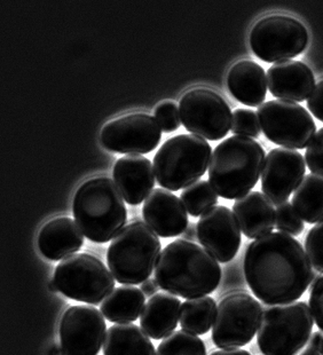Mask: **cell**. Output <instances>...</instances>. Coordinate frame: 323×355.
<instances>
[{"label":"cell","instance_id":"6da1fadb","mask_svg":"<svg viewBox=\"0 0 323 355\" xmlns=\"http://www.w3.org/2000/svg\"><path fill=\"white\" fill-rule=\"evenodd\" d=\"M243 270L251 291L268 306L294 303L317 277L302 244L281 232L247 245Z\"/></svg>","mask_w":323,"mask_h":355},{"label":"cell","instance_id":"d6a6232c","mask_svg":"<svg viewBox=\"0 0 323 355\" xmlns=\"http://www.w3.org/2000/svg\"><path fill=\"white\" fill-rule=\"evenodd\" d=\"M155 119L159 123L162 131L175 132L182 125V119L178 105L175 102L164 101L155 109Z\"/></svg>","mask_w":323,"mask_h":355},{"label":"cell","instance_id":"4316f807","mask_svg":"<svg viewBox=\"0 0 323 355\" xmlns=\"http://www.w3.org/2000/svg\"><path fill=\"white\" fill-rule=\"evenodd\" d=\"M216 311L217 306L211 297H198L186 300L182 304L180 309V326L182 330L193 335H205L212 328Z\"/></svg>","mask_w":323,"mask_h":355},{"label":"cell","instance_id":"ac0fdd59","mask_svg":"<svg viewBox=\"0 0 323 355\" xmlns=\"http://www.w3.org/2000/svg\"><path fill=\"white\" fill-rule=\"evenodd\" d=\"M114 181L126 203L139 205L154 191L155 171L148 158L129 155L119 158L112 170Z\"/></svg>","mask_w":323,"mask_h":355},{"label":"cell","instance_id":"ee69618b","mask_svg":"<svg viewBox=\"0 0 323 355\" xmlns=\"http://www.w3.org/2000/svg\"><path fill=\"white\" fill-rule=\"evenodd\" d=\"M319 353H320L321 355H323V338L322 343H321L320 349H319Z\"/></svg>","mask_w":323,"mask_h":355},{"label":"cell","instance_id":"ab89813d","mask_svg":"<svg viewBox=\"0 0 323 355\" xmlns=\"http://www.w3.org/2000/svg\"><path fill=\"white\" fill-rule=\"evenodd\" d=\"M210 355H251L250 353L245 351V349H219L216 352L211 353Z\"/></svg>","mask_w":323,"mask_h":355},{"label":"cell","instance_id":"2e32d148","mask_svg":"<svg viewBox=\"0 0 323 355\" xmlns=\"http://www.w3.org/2000/svg\"><path fill=\"white\" fill-rule=\"evenodd\" d=\"M202 247L219 263H229L241 245V230L227 207L216 205L202 214L198 225Z\"/></svg>","mask_w":323,"mask_h":355},{"label":"cell","instance_id":"44dd1931","mask_svg":"<svg viewBox=\"0 0 323 355\" xmlns=\"http://www.w3.org/2000/svg\"><path fill=\"white\" fill-rule=\"evenodd\" d=\"M233 214L247 239H259L272 233L275 227L273 203L261 191H250L238 198L233 205Z\"/></svg>","mask_w":323,"mask_h":355},{"label":"cell","instance_id":"603a6c76","mask_svg":"<svg viewBox=\"0 0 323 355\" xmlns=\"http://www.w3.org/2000/svg\"><path fill=\"white\" fill-rule=\"evenodd\" d=\"M182 303L171 293H156L142 309L140 324L149 338L159 340L171 335L180 321Z\"/></svg>","mask_w":323,"mask_h":355},{"label":"cell","instance_id":"f35d334b","mask_svg":"<svg viewBox=\"0 0 323 355\" xmlns=\"http://www.w3.org/2000/svg\"><path fill=\"white\" fill-rule=\"evenodd\" d=\"M182 237H184V240L191 241L196 240V237H198V226L195 224H189L186 228L185 232L182 233Z\"/></svg>","mask_w":323,"mask_h":355},{"label":"cell","instance_id":"3957f363","mask_svg":"<svg viewBox=\"0 0 323 355\" xmlns=\"http://www.w3.org/2000/svg\"><path fill=\"white\" fill-rule=\"evenodd\" d=\"M265 157L264 148L254 139L242 135L226 139L212 153L209 182L220 198H242L257 184Z\"/></svg>","mask_w":323,"mask_h":355},{"label":"cell","instance_id":"d6986e66","mask_svg":"<svg viewBox=\"0 0 323 355\" xmlns=\"http://www.w3.org/2000/svg\"><path fill=\"white\" fill-rule=\"evenodd\" d=\"M266 77L272 96L296 103L308 99L315 85L312 70L300 61L275 63L268 70Z\"/></svg>","mask_w":323,"mask_h":355},{"label":"cell","instance_id":"4dcf8cb0","mask_svg":"<svg viewBox=\"0 0 323 355\" xmlns=\"http://www.w3.org/2000/svg\"><path fill=\"white\" fill-rule=\"evenodd\" d=\"M275 226L281 233L294 235V236H298L303 233L305 227L303 219L298 216L293 207V204L289 202H284L277 205L275 210Z\"/></svg>","mask_w":323,"mask_h":355},{"label":"cell","instance_id":"9a60e30c","mask_svg":"<svg viewBox=\"0 0 323 355\" xmlns=\"http://www.w3.org/2000/svg\"><path fill=\"white\" fill-rule=\"evenodd\" d=\"M306 171L303 155L288 148H275L265 157L261 171V191L274 205L288 201Z\"/></svg>","mask_w":323,"mask_h":355},{"label":"cell","instance_id":"52a82bcc","mask_svg":"<svg viewBox=\"0 0 323 355\" xmlns=\"http://www.w3.org/2000/svg\"><path fill=\"white\" fill-rule=\"evenodd\" d=\"M310 306L304 302L266 306L261 312L257 344L264 355H297L313 329Z\"/></svg>","mask_w":323,"mask_h":355},{"label":"cell","instance_id":"5bb4252c","mask_svg":"<svg viewBox=\"0 0 323 355\" xmlns=\"http://www.w3.org/2000/svg\"><path fill=\"white\" fill-rule=\"evenodd\" d=\"M59 334L67 355H98L106 337V321L96 307L71 306L63 313Z\"/></svg>","mask_w":323,"mask_h":355},{"label":"cell","instance_id":"e0dca14e","mask_svg":"<svg viewBox=\"0 0 323 355\" xmlns=\"http://www.w3.org/2000/svg\"><path fill=\"white\" fill-rule=\"evenodd\" d=\"M142 216L156 235L175 237L189 226V214L182 200L164 188H156L146 198Z\"/></svg>","mask_w":323,"mask_h":355},{"label":"cell","instance_id":"484cf974","mask_svg":"<svg viewBox=\"0 0 323 355\" xmlns=\"http://www.w3.org/2000/svg\"><path fill=\"white\" fill-rule=\"evenodd\" d=\"M293 207L303 221L315 224L323 220V177H304L293 196Z\"/></svg>","mask_w":323,"mask_h":355},{"label":"cell","instance_id":"7402d4cb","mask_svg":"<svg viewBox=\"0 0 323 355\" xmlns=\"http://www.w3.org/2000/svg\"><path fill=\"white\" fill-rule=\"evenodd\" d=\"M227 86L232 96L249 107H261L268 92V79L263 67L243 60L228 71Z\"/></svg>","mask_w":323,"mask_h":355},{"label":"cell","instance_id":"b9f144b4","mask_svg":"<svg viewBox=\"0 0 323 355\" xmlns=\"http://www.w3.org/2000/svg\"><path fill=\"white\" fill-rule=\"evenodd\" d=\"M297 355H321L320 353L317 352V351H314V349H308V347H306V349H304V351H302V352L299 353V354Z\"/></svg>","mask_w":323,"mask_h":355},{"label":"cell","instance_id":"e575fe53","mask_svg":"<svg viewBox=\"0 0 323 355\" xmlns=\"http://www.w3.org/2000/svg\"><path fill=\"white\" fill-rule=\"evenodd\" d=\"M310 309L314 321L323 332V274L314 277L311 284Z\"/></svg>","mask_w":323,"mask_h":355},{"label":"cell","instance_id":"5b68a950","mask_svg":"<svg viewBox=\"0 0 323 355\" xmlns=\"http://www.w3.org/2000/svg\"><path fill=\"white\" fill-rule=\"evenodd\" d=\"M161 249L155 232L143 221H133L112 239L107 251L109 270L117 282L138 286L155 270Z\"/></svg>","mask_w":323,"mask_h":355},{"label":"cell","instance_id":"ba28073f","mask_svg":"<svg viewBox=\"0 0 323 355\" xmlns=\"http://www.w3.org/2000/svg\"><path fill=\"white\" fill-rule=\"evenodd\" d=\"M60 293L70 300L99 305L114 291L115 277L101 260L89 254L63 259L54 272Z\"/></svg>","mask_w":323,"mask_h":355},{"label":"cell","instance_id":"d4e9b609","mask_svg":"<svg viewBox=\"0 0 323 355\" xmlns=\"http://www.w3.org/2000/svg\"><path fill=\"white\" fill-rule=\"evenodd\" d=\"M146 296L135 286H122L114 289L103 300L100 311L108 321L114 323H131L138 320L145 307Z\"/></svg>","mask_w":323,"mask_h":355},{"label":"cell","instance_id":"60d3db41","mask_svg":"<svg viewBox=\"0 0 323 355\" xmlns=\"http://www.w3.org/2000/svg\"><path fill=\"white\" fill-rule=\"evenodd\" d=\"M49 355H67L63 351L62 347H59V346L54 345L52 349H50V352H49Z\"/></svg>","mask_w":323,"mask_h":355},{"label":"cell","instance_id":"7c38bea8","mask_svg":"<svg viewBox=\"0 0 323 355\" xmlns=\"http://www.w3.org/2000/svg\"><path fill=\"white\" fill-rule=\"evenodd\" d=\"M179 112L186 130L205 140H220L232 128L229 105L210 89H189L179 102Z\"/></svg>","mask_w":323,"mask_h":355},{"label":"cell","instance_id":"30bf717a","mask_svg":"<svg viewBox=\"0 0 323 355\" xmlns=\"http://www.w3.org/2000/svg\"><path fill=\"white\" fill-rule=\"evenodd\" d=\"M261 304L245 293H233L220 300L212 324V340L221 349L247 345L261 323Z\"/></svg>","mask_w":323,"mask_h":355},{"label":"cell","instance_id":"cb8c5ba5","mask_svg":"<svg viewBox=\"0 0 323 355\" xmlns=\"http://www.w3.org/2000/svg\"><path fill=\"white\" fill-rule=\"evenodd\" d=\"M105 355H156L155 346L140 327L132 323L115 324L107 330Z\"/></svg>","mask_w":323,"mask_h":355},{"label":"cell","instance_id":"8992f818","mask_svg":"<svg viewBox=\"0 0 323 355\" xmlns=\"http://www.w3.org/2000/svg\"><path fill=\"white\" fill-rule=\"evenodd\" d=\"M211 146L194 135H179L168 139L154 157V171L159 186L177 191L198 182L211 159Z\"/></svg>","mask_w":323,"mask_h":355},{"label":"cell","instance_id":"8d00e7d4","mask_svg":"<svg viewBox=\"0 0 323 355\" xmlns=\"http://www.w3.org/2000/svg\"><path fill=\"white\" fill-rule=\"evenodd\" d=\"M159 288V284L156 282L155 279H148L145 282L141 283V291L146 297H149V298L156 295Z\"/></svg>","mask_w":323,"mask_h":355},{"label":"cell","instance_id":"ffe728a7","mask_svg":"<svg viewBox=\"0 0 323 355\" xmlns=\"http://www.w3.org/2000/svg\"><path fill=\"white\" fill-rule=\"evenodd\" d=\"M37 243L45 258L59 261L80 250L84 234L69 217L54 218L42 227Z\"/></svg>","mask_w":323,"mask_h":355},{"label":"cell","instance_id":"8fae6325","mask_svg":"<svg viewBox=\"0 0 323 355\" xmlns=\"http://www.w3.org/2000/svg\"><path fill=\"white\" fill-rule=\"evenodd\" d=\"M257 116L265 137L284 148H306L317 131L310 112L296 102H265L258 108Z\"/></svg>","mask_w":323,"mask_h":355},{"label":"cell","instance_id":"4fadbf2b","mask_svg":"<svg viewBox=\"0 0 323 355\" xmlns=\"http://www.w3.org/2000/svg\"><path fill=\"white\" fill-rule=\"evenodd\" d=\"M162 128L155 117L147 114H129L103 126L100 141L109 152L119 154H148L159 145Z\"/></svg>","mask_w":323,"mask_h":355},{"label":"cell","instance_id":"277c9868","mask_svg":"<svg viewBox=\"0 0 323 355\" xmlns=\"http://www.w3.org/2000/svg\"><path fill=\"white\" fill-rule=\"evenodd\" d=\"M73 214L76 224L96 243H106L125 227L128 210L115 181L92 178L73 196Z\"/></svg>","mask_w":323,"mask_h":355},{"label":"cell","instance_id":"7a4b0ae2","mask_svg":"<svg viewBox=\"0 0 323 355\" xmlns=\"http://www.w3.org/2000/svg\"><path fill=\"white\" fill-rule=\"evenodd\" d=\"M154 275L161 289L191 300L217 289L221 268L204 248L189 241L175 240L162 250Z\"/></svg>","mask_w":323,"mask_h":355},{"label":"cell","instance_id":"836d02e7","mask_svg":"<svg viewBox=\"0 0 323 355\" xmlns=\"http://www.w3.org/2000/svg\"><path fill=\"white\" fill-rule=\"evenodd\" d=\"M307 168L313 175L323 177V128L315 133L305 154Z\"/></svg>","mask_w":323,"mask_h":355},{"label":"cell","instance_id":"f546056e","mask_svg":"<svg viewBox=\"0 0 323 355\" xmlns=\"http://www.w3.org/2000/svg\"><path fill=\"white\" fill-rule=\"evenodd\" d=\"M231 130L236 135L251 139L259 138L261 128L257 114L251 109H236L232 117Z\"/></svg>","mask_w":323,"mask_h":355},{"label":"cell","instance_id":"7bdbcfd3","mask_svg":"<svg viewBox=\"0 0 323 355\" xmlns=\"http://www.w3.org/2000/svg\"><path fill=\"white\" fill-rule=\"evenodd\" d=\"M49 290H50L51 293H56V291H59L58 286H56V283L54 282V279H52V281H50V283H49Z\"/></svg>","mask_w":323,"mask_h":355},{"label":"cell","instance_id":"d590c367","mask_svg":"<svg viewBox=\"0 0 323 355\" xmlns=\"http://www.w3.org/2000/svg\"><path fill=\"white\" fill-rule=\"evenodd\" d=\"M307 108L315 119L323 122V79L317 83L307 99Z\"/></svg>","mask_w":323,"mask_h":355},{"label":"cell","instance_id":"f1b7e54d","mask_svg":"<svg viewBox=\"0 0 323 355\" xmlns=\"http://www.w3.org/2000/svg\"><path fill=\"white\" fill-rule=\"evenodd\" d=\"M156 355H207V349L198 336L178 330L162 340Z\"/></svg>","mask_w":323,"mask_h":355},{"label":"cell","instance_id":"1f68e13d","mask_svg":"<svg viewBox=\"0 0 323 355\" xmlns=\"http://www.w3.org/2000/svg\"><path fill=\"white\" fill-rule=\"evenodd\" d=\"M305 252L312 267L323 273V220L317 223L307 234Z\"/></svg>","mask_w":323,"mask_h":355},{"label":"cell","instance_id":"9c48e42d","mask_svg":"<svg viewBox=\"0 0 323 355\" xmlns=\"http://www.w3.org/2000/svg\"><path fill=\"white\" fill-rule=\"evenodd\" d=\"M250 45L258 59L268 63L284 62L305 51L308 45V31L295 17L270 15L254 24Z\"/></svg>","mask_w":323,"mask_h":355},{"label":"cell","instance_id":"83f0119b","mask_svg":"<svg viewBox=\"0 0 323 355\" xmlns=\"http://www.w3.org/2000/svg\"><path fill=\"white\" fill-rule=\"evenodd\" d=\"M187 214L198 217L218 203V194L209 181L200 180L185 188L180 196Z\"/></svg>","mask_w":323,"mask_h":355},{"label":"cell","instance_id":"74e56055","mask_svg":"<svg viewBox=\"0 0 323 355\" xmlns=\"http://www.w3.org/2000/svg\"><path fill=\"white\" fill-rule=\"evenodd\" d=\"M322 331L314 332V334H312V335H311L310 339H308V342H307V347H308V349H314V351H317V352H319V349H320L321 343H322Z\"/></svg>","mask_w":323,"mask_h":355}]
</instances>
